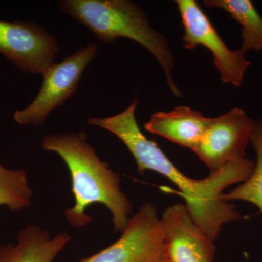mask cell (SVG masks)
Instances as JSON below:
<instances>
[{"label": "cell", "mask_w": 262, "mask_h": 262, "mask_svg": "<svg viewBox=\"0 0 262 262\" xmlns=\"http://www.w3.org/2000/svg\"><path fill=\"white\" fill-rule=\"evenodd\" d=\"M97 51V46L90 43L60 63L49 66L43 72L42 85L37 96L28 106L15 112V121L23 125H43L52 111L75 94L84 70Z\"/></svg>", "instance_id": "5b68a950"}, {"label": "cell", "mask_w": 262, "mask_h": 262, "mask_svg": "<svg viewBox=\"0 0 262 262\" xmlns=\"http://www.w3.org/2000/svg\"><path fill=\"white\" fill-rule=\"evenodd\" d=\"M72 239L65 232L51 238L39 226L29 225L17 236V243L0 246V262H53Z\"/></svg>", "instance_id": "8fae6325"}, {"label": "cell", "mask_w": 262, "mask_h": 262, "mask_svg": "<svg viewBox=\"0 0 262 262\" xmlns=\"http://www.w3.org/2000/svg\"><path fill=\"white\" fill-rule=\"evenodd\" d=\"M59 7L104 44L123 37L145 48L161 66L171 92L182 96L172 76L173 53L165 38L150 25L140 5L130 0H62Z\"/></svg>", "instance_id": "3957f363"}, {"label": "cell", "mask_w": 262, "mask_h": 262, "mask_svg": "<svg viewBox=\"0 0 262 262\" xmlns=\"http://www.w3.org/2000/svg\"><path fill=\"white\" fill-rule=\"evenodd\" d=\"M211 118L189 106H179L171 111L157 112L144 124L151 134L192 150L195 149L208 128Z\"/></svg>", "instance_id": "30bf717a"}, {"label": "cell", "mask_w": 262, "mask_h": 262, "mask_svg": "<svg viewBox=\"0 0 262 262\" xmlns=\"http://www.w3.org/2000/svg\"><path fill=\"white\" fill-rule=\"evenodd\" d=\"M41 146L59 155L70 171L75 203L65 211L68 223L75 227L89 225L93 218L86 211L100 203L111 212L115 232H122L130 218L132 203L122 191L120 175L100 159L85 133L47 135Z\"/></svg>", "instance_id": "7a4b0ae2"}, {"label": "cell", "mask_w": 262, "mask_h": 262, "mask_svg": "<svg viewBox=\"0 0 262 262\" xmlns=\"http://www.w3.org/2000/svg\"><path fill=\"white\" fill-rule=\"evenodd\" d=\"M130 153L139 173L151 170L177 185L193 221L213 241L223 225L241 219L235 206L223 199L224 191L232 184L246 182L253 173L254 160L245 158L232 162L217 171H211L206 178L194 179L179 171L158 144L145 136L135 139Z\"/></svg>", "instance_id": "6da1fadb"}, {"label": "cell", "mask_w": 262, "mask_h": 262, "mask_svg": "<svg viewBox=\"0 0 262 262\" xmlns=\"http://www.w3.org/2000/svg\"><path fill=\"white\" fill-rule=\"evenodd\" d=\"M184 27V47L194 50L202 46L211 52L215 67L223 84L239 87L251 63L239 48L232 51L227 47L211 20L194 0L176 1Z\"/></svg>", "instance_id": "8992f818"}, {"label": "cell", "mask_w": 262, "mask_h": 262, "mask_svg": "<svg viewBox=\"0 0 262 262\" xmlns=\"http://www.w3.org/2000/svg\"><path fill=\"white\" fill-rule=\"evenodd\" d=\"M205 6L225 10L241 26V49L262 51V17L250 0H205Z\"/></svg>", "instance_id": "7c38bea8"}, {"label": "cell", "mask_w": 262, "mask_h": 262, "mask_svg": "<svg viewBox=\"0 0 262 262\" xmlns=\"http://www.w3.org/2000/svg\"><path fill=\"white\" fill-rule=\"evenodd\" d=\"M256 122L238 107L211 118L204 135L193 151L211 171L244 160Z\"/></svg>", "instance_id": "52a82bcc"}, {"label": "cell", "mask_w": 262, "mask_h": 262, "mask_svg": "<svg viewBox=\"0 0 262 262\" xmlns=\"http://www.w3.org/2000/svg\"><path fill=\"white\" fill-rule=\"evenodd\" d=\"M80 262H170L161 219L154 204L141 205L116 242Z\"/></svg>", "instance_id": "277c9868"}, {"label": "cell", "mask_w": 262, "mask_h": 262, "mask_svg": "<svg viewBox=\"0 0 262 262\" xmlns=\"http://www.w3.org/2000/svg\"><path fill=\"white\" fill-rule=\"evenodd\" d=\"M170 262H213L214 241L193 221L185 205L165 208L161 218Z\"/></svg>", "instance_id": "9c48e42d"}, {"label": "cell", "mask_w": 262, "mask_h": 262, "mask_svg": "<svg viewBox=\"0 0 262 262\" xmlns=\"http://www.w3.org/2000/svg\"><path fill=\"white\" fill-rule=\"evenodd\" d=\"M250 142L256 154L253 173L233 190L224 193L223 199L227 202L241 201L252 203L262 213V119L256 122Z\"/></svg>", "instance_id": "4fadbf2b"}, {"label": "cell", "mask_w": 262, "mask_h": 262, "mask_svg": "<svg viewBox=\"0 0 262 262\" xmlns=\"http://www.w3.org/2000/svg\"><path fill=\"white\" fill-rule=\"evenodd\" d=\"M33 189L23 169L10 170L0 162V206L18 212L32 205Z\"/></svg>", "instance_id": "5bb4252c"}, {"label": "cell", "mask_w": 262, "mask_h": 262, "mask_svg": "<svg viewBox=\"0 0 262 262\" xmlns=\"http://www.w3.org/2000/svg\"><path fill=\"white\" fill-rule=\"evenodd\" d=\"M58 51L56 38L37 22L0 20V54L24 72L42 75Z\"/></svg>", "instance_id": "ba28073f"}]
</instances>
